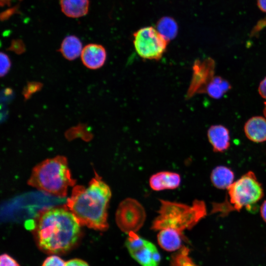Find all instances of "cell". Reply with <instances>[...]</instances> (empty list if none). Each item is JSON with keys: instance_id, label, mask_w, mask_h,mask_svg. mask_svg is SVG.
Returning <instances> with one entry per match:
<instances>
[{"instance_id": "18", "label": "cell", "mask_w": 266, "mask_h": 266, "mask_svg": "<svg viewBox=\"0 0 266 266\" xmlns=\"http://www.w3.org/2000/svg\"><path fill=\"white\" fill-rule=\"evenodd\" d=\"M231 88L229 82L220 76H214L206 87L205 92L215 99L221 98Z\"/></svg>"}, {"instance_id": "30", "label": "cell", "mask_w": 266, "mask_h": 266, "mask_svg": "<svg viewBox=\"0 0 266 266\" xmlns=\"http://www.w3.org/2000/svg\"><path fill=\"white\" fill-rule=\"evenodd\" d=\"M265 107L264 110V113L265 116L266 117V102L265 103Z\"/></svg>"}, {"instance_id": "25", "label": "cell", "mask_w": 266, "mask_h": 266, "mask_svg": "<svg viewBox=\"0 0 266 266\" xmlns=\"http://www.w3.org/2000/svg\"><path fill=\"white\" fill-rule=\"evenodd\" d=\"M258 91L261 96L266 100V77L261 82Z\"/></svg>"}, {"instance_id": "1", "label": "cell", "mask_w": 266, "mask_h": 266, "mask_svg": "<svg viewBox=\"0 0 266 266\" xmlns=\"http://www.w3.org/2000/svg\"><path fill=\"white\" fill-rule=\"evenodd\" d=\"M81 225L66 205L47 208L38 213L34 229L36 244L52 255L70 251L78 243Z\"/></svg>"}, {"instance_id": "4", "label": "cell", "mask_w": 266, "mask_h": 266, "mask_svg": "<svg viewBox=\"0 0 266 266\" xmlns=\"http://www.w3.org/2000/svg\"><path fill=\"white\" fill-rule=\"evenodd\" d=\"M158 215L153 220L151 229L160 231L173 229L183 232L196 225L207 214L205 202L195 200L191 205L160 200Z\"/></svg>"}, {"instance_id": "22", "label": "cell", "mask_w": 266, "mask_h": 266, "mask_svg": "<svg viewBox=\"0 0 266 266\" xmlns=\"http://www.w3.org/2000/svg\"><path fill=\"white\" fill-rule=\"evenodd\" d=\"M66 262L60 257L52 255L47 257L41 266H65Z\"/></svg>"}, {"instance_id": "16", "label": "cell", "mask_w": 266, "mask_h": 266, "mask_svg": "<svg viewBox=\"0 0 266 266\" xmlns=\"http://www.w3.org/2000/svg\"><path fill=\"white\" fill-rule=\"evenodd\" d=\"M62 12L67 17L79 18L88 12L89 0H60Z\"/></svg>"}, {"instance_id": "10", "label": "cell", "mask_w": 266, "mask_h": 266, "mask_svg": "<svg viewBox=\"0 0 266 266\" xmlns=\"http://www.w3.org/2000/svg\"><path fill=\"white\" fill-rule=\"evenodd\" d=\"M81 59L83 65L91 69H97L102 67L106 59V52L101 45L91 43L82 49Z\"/></svg>"}, {"instance_id": "29", "label": "cell", "mask_w": 266, "mask_h": 266, "mask_svg": "<svg viewBox=\"0 0 266 266\" xmlns=\"http://www.w3.org/2000/svg\"><path fill=\"white\" fill-rule=\"evenodd\" d=\"M13 0H0V3L1 6L9 5Z\"/></svg>"}, {"instance_id": "11", "label": "cell", "mask_w": 266, "mask_h": 266, "mask_svg": "<svg viewBox=\"0 0 266 266\" xmlns=\"http://www.w3.org/2000/svg\"><path fill=\"white\" fill-rule=\"evenodd\" d=\"M180 175L176 172L163 171L153 174L149 179L151 188L157 191L173 190L179 186Z\"/></svg>"}, {"instance_id": "14", "label": "cell", "mask_w": 266, "mask_h": 266, "mask_svg": "<svg viewBox=\"0 0 266 266\" xmlns=\"http://www.w3.org/2000/svg\"><path fill=\"white\" fill-rule=\"evenodd\" d=\"M247 137L255 142L266 141V119L262 116H254L249 119L244 127Z\"/></svg>"}, {"instance_id": "2", "label": "cell", "mask_w": 266, "mask_h": 266, "mask_svg": "<svg viewBox=\"0 0 266 266\" xmlns=\"http://www.w3.org/2000/svg\"><path fill=\"white\" fill-rule=\"evenodd\" d=\"M111 197L109 186L96 172L87 187L75 185L66 206L81 226L95 230L108 229V207Z\"/></svg>"}, {"instance_id": "5", "label": "cell", "mask_w": 266, "mask_h": 266, "mask_svg": "<svg viewBox=\"0 0 266 266\" xmlns=\"http://www.w3.org/2000/svg\"><path fill=\"white\" fill-rule=\"evenodd\" d=\"M227 190L229 201L224 203L229 212L243 207L250 210L264 196L262 186L251 171L233 182Z\"/></svg>"}, {"instance_id": "27", "label": "cell", "mask_w": 266, "mask_h": 266, "mask_svg": "<svg viewBox=\"0 0 266 266\" xmlns=\"http://www.w3.org/2000/svg\"><path fill=\"white\" fill-rule=\"evenodd\" d=\"M260 213L263 219L266 222V200L262 203L261 206Z\"/></svg>"}, {"instance_id": "15", "label": "cell", "mask_w": 266, "mask_h": 266, "mask_svg": "<svg viewBox=\"0 0 266 266\" xmlns=\"http://www.w3.org/2000/svg\"><path fill=\"white\" fill-rule=\"evenodd\" d=\"M234 174L229 167L219 166L215 167L210 175L213 185L219 189H228L233 183Z\"/></svg>"}, {"instance_id": "19", "label": "cell", "mask_w": 266, "mask_h": 266, "mask_svg": "<svg viewBox=\"0 0 266 266\" xmlns=\"http://www.w3.org/2000/svg\"><path fill=\"white\" fill-rule=\"evenodd\" d=\"M157 30L162 36L168 41L176 36L178 27L173 19L169 17H164L158 22Z\"/></svg>"}, {"instance_id": "3", "label": "cell", "mask_w": 266, "mask_h": 266, "mask_svg": "<svg viewBox=\"0 0 266 266\" xmlns=\"http://www.w3.org/2000/svg\"><path fill=\"white\" fill-rule=\"evenodd\" d=\"M66 158L57 156L47 159L34 167L28 185L49 194L64 198L69 187L74 186Z\"/></svg>"}, {"instance_id": "7", "label": "cell", "mask_w": 266, "mask_h": 266, "mask_svg": "<svg viewBox=\"0 0 266 266\" xmlns=\"http://www.w3.org/2000/svg\"><path fill=\"white\" fill-rule=\"evenodd\" d=\"M146 216L143 205L135 199L128 198L119 203L115 220L121 231L128 234L140 230L145 222Z\"/></svg>"}, {"instance_id": "26", "label": "cell", "mask_w": 266, "mask_h": 266, "mask_svg": "<svg viewBox=\"0 0 266 266\" xmlns=\"http://www.w3.org/2000/svg\"><path fill=\"white\" fill-rule=\"evenodd\" d=\"M39 83H31L28 85V87L27 88V94H28V96H29V93L31 94V93L35 92L36 91L38 90L39 89Z\"/></svg>"}, {"instance_id": "20", "label": "cell", "mask_w": 266, "mask_h": 266, "mask_svg": "<svg viewBox=\"0 0 266 266\" xmlns=\"http://www.w3.org/2000/svg\"><path fill=\"white\" fill-rule=\"evenodd\" d=\"M189 249L182 248L178 253L174 255L171 260L172 266H198L188 256Z\"/></svg>"}, {"instance_id": "6", "label": "cell", "mask_w": 266, "mask_h": 266, "mask_svg": "<svg viewBox=\"0 0 266 266\" xmlns=\"http://www.w3.org/2000/svg\"><path fill=\"white\" fill-rule=\"evenodd\" d=\"M167 42L152 27L141 28L133 34L135 50L144 59H160L166 50Z\"/></svg>"}, {"instance_id": "21", "label": "cell", "mask_w": 266, "mask_h": 266, "mask_svg": "<svg viewBox=\"0 0 266 266\" xmlns=\"http://www.w3.org/2000/svg\"><path fill=\"white\" fill-rule=\"evenodd\" d=\"M0 76H5L9 70L11 63L8 56L4 53L1 52L0 55Z\"/></svg>"}, {"instance_id": "28", "label": "cell", "mask_w": 266, "mask_h": 266, "mask_svg": "<svg viewBox=\"0 0 266 266\" xmlns=\"http://www.w3.org/2000/svg\"><path fill=\"white\" fill-rule=\"evenodd\" d=\"M257 3L260 10L266 13V0H257Z\"/></svg>"}, {"instance_id": "23", "label": "cell", "mask_w": 266, "mask_h": 266, "mask_svg": "<svg viewBox=\"0 0 266 266\" xmlns=\"http://www.w3.org/2000/svg\"><path fill=\"white\" fill-rule=\"evenodd\" d=\"M0 266H20L19 263L13 257L6 253L0 257Z\"/></svg>"}, {"instance_id": "17", "label": "cell", "mask_w": 266, "mask_h": 266, "mask_svg": "<svg viewBox=\"0 0 266 266\" xmlns=\"http://www.w3.org/2000/svg\"><path fill=\"white\" fill-rule=\"evenodd\" d=\"M82 49L80 40L76 36L70 35L64 39L59 51L65 59L72 61L81 55Z\"/></svg>"}, {"instance_id": "12", "label": "cell", "mask_w": 266, "mask_h": 266, "mask_svg": "<svg viewBox=\"0 0 266 266\" xmlns=\"http://www.w3.org/2000/svg\"><path fill=\"white\" fill-rule=\"evenodd\" d=\"M184 239L183 232L173 229L161 230L157 235L160 246L168 252L175 251L181 248Z\"/></svg>"}, {"instance_id": "9", "label": "cell", "mask_w": 266, "mask_h": 266, "mask_svg": "<svg viewBox=\"0 0 266 266\" xmlns=\"http://www.w3.org/2000/svg\"><path fill=\"white\" fill-rule=\"evenodd\" d=\"M214 63L210 59L203 62L196 61L193 66V76L188 91L190 97L197 93L205 92L207 86L213 77Z\"/></svg>"}, {"instance_id": "24", "label": "cell", "mask_w": 266, "mask_h": 266, "mask_svg": "<svg viewBox=\"0 0 266 266\" xmlns=\"http://www.w3.org/2000/svg\"><path fill=\"white\" fill-rule=\"evenodd\" d=\"M65 266H89L85 261L80 259H72L66 262Z\"/></svg>"}, {"instance_id": "8", "label": "cell", "mask_w": 266, "mask_h": 266, "mask_svg": "<svg viewBox=\"0 0 266 266\" xmlns=\"http://www.w3.org/2000/svg\"><path fill=\"white\" fill-rule=\"evenodd\" d=\"M126 246L131 257L141 266H159L161 257L156 246L135 232L128 233Z\"/></svg>"}, {"instance_id": "13", "label": "cell", "mask_w": 266, "mask_h": 266, "mask_svg": "<svg viewBox=\"0 0 266 266\" xmlns=\"http://www.w3.org/2000/svg\"><path fill=\"white\" fill-rule=\"evenodd\" d=\"M208 140L216 152H223L230 146L229 130L220 125L211 126L207 131Z\"/></svg>"}]
</instances>
